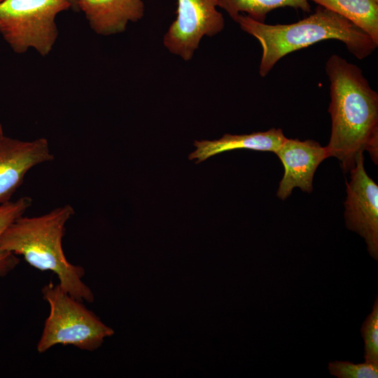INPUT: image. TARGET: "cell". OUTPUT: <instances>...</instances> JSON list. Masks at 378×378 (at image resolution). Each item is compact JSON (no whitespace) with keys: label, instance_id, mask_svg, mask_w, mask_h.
<instances>
[{"label":"cell","instance_id":"1","mask_svg":"<svg viewBox=\"0 0 378 378\" xmlns=\"http://www.w3.org/2000/svg\"><path fill=\"white\" fill-rule=\"evenodd\" d=\"M330 81L328 112L332 127L326 146L328 156L339 160L344 173L367 151L378 163V94L361 69L332 55L325 66Z\"/></svg>","mask_w":378,"mask_h":378},{"label":"cell","instance_id":"2","mask_svg":"<svg viewBox=\"0 0 378 378\" xmlns=\"http://www.w3.org/2000/svg\"><path fill=\"white\" fill-rule=\"evenodd\" d=\"M245 32L255 37L262 48L260 76H266L283 57L327 39L343 42L356 58L371 55L377 46L364 31L339 14L319 6L315 12L297 22L267 24L246 15L236 21Z\"/></svg>","mask_w":378,"mask_h":378},{"label":"cell","instance_id":"3","mask_svg":"<svg viewBox=\"0 0 378 378\" xmlns=\"http://www.w3.org/2000/svg\"><path fill=\"white\" fill-rule=\"evenodd\" d=\"M74 214V208L65 204L39 216L23 215L4 231L0 248L22 255L36 269L53 272L66 292L83 302L92 303L94 294L82 280L84 268L69 262L62 249L65 225Z\"/></svg>","mask_w":378,"mask_h":378},{"label":"cell","instance_id":"4","mask_svg":"<svg viewBox=\"0 0 378 378\" xmlns=\"http://www.w3.org/2000/svg\"><path fill=\"white\" fill-rule=\"evenodd\" d=\"M41 293L49 304L50 314L36 345L39 353L57 344L73 345L92 351L97 349L106 337L113 335L112 328L59 284L50 282L42 288Z\"/></svg>","mask_w":378,"mask_h":378},{"label":"cell","instance_id":"5","mask_svg":"<svg viewBox=\"0 0 378 378\" xmlns=\"http://www.w3.org/2000/svg\"><path fill=\"white\" fill-rule=\"evenodd\" d=\"M69 8V0H3L0 34L17 54L34 48L46 56L58 37L55 18Z\"/></svg>","mask_w":378,"mask_h":378},{"label":"cell","instance_id":"6","mask_svg":"<svg viewBox=\"0 0 378 378\" xmlns=\"http://www.w3.org/2000/svg\"><path fill=\"white\" fill-rule=\"evenodd\" d=\"M217 0H177L176 18L163 38L164 47L190 60L204 36H214L225 27Z\"/></svg>","mask_w":378,"mask_h":378},{"label":"cell","instance_id":"7","mask_svg":"<svg viewBox=\"0 0 378 378\" xmlns=\"http://www.w3.org/2000/svg\"><path fill=\"white\" fill-rule=\"evenodd\" d=\"M363 153L360 154L346 182L344 218L346 227L363 237L368 251L378 260V186L364 168Z\"/></svg>","mask_w":378,"mask_h":378},{"label":"cell","instance_id":"8","mask_svg":"<svg viewBox=\"0 0 378 378\" xmlns=\"http://www.w3.org/2000/svg\"><path fill=\"white\" fill-rule=\"evenodd\" d=\"M53 159L46 138L22 141L0 136V204L10 200L31 169Z\"/></svg>","mask_w":378,"mask_h":378},{"label":"cell","instance_id":"9","mask_svg":"<svg viewBox=\"0 0 378 378\" xmlns=\"http://www.w3.org/2000/svg\"><path fill=\"white\" fill-rule=\"evenodd\" d=\"M284 167L283 178L276 192L281 200L291 195L295 188L311 192L313 178L319 164L328 158L326 147L313 140L286 138L274 152Z\"/></svg>","mask_w":378,"mask_h":378},{"label":"cell","instance_id":"10","mask_svg":"<svg viewBox=\"0 0 378 378\" xmlns=\"http://www.w3.org/2000/svg\"><path fill=\"white\" fill-rule=\"evenodd\" d=\"M90 28L96 34L109 36L123 32L130 22H136L144 15L142 0H79Z\"/></svg>","mask_w":378,"mask_h":378},{"label":"cell","instance_id":"11","mask_svg":"<svg viewBox=\"0 0 378 378\" xmlns=\"http://www.w3.org/2000/svg\"><path fill=\"white\" fill-rule=\"evenodd\" d=\"M286 139L282 130L276 128L249 134H225L216 140L195 141L196 150L189 155L188 158L196 160L197 164L216 154L235 149L274 153Z\"/></svg>","mask_w":378,"mask_h":378},{"label":"cell","instance_id":"12","mask_svg":"<svg viewBox=\"0 0 378 378\" xmlns=\"http://www.w3.org/2000/svg\"><path fill=\"white\" fill-rule=\"evenodd\" d=\"M342 16L378 46V2L374 0H309Z\"/></svg>","mask_w":378,"mask_h":378},{"label":"cell","instance_id":"13","mask_svg":"<svg viewBox=\"0 0 378 378\" xmlns=\"http://www.w3.org/2000/svg\"><path fill=\"white\" fill-rule=\"evenodd\" d=\"M218 7L224 9L236 21L237 17L244 14L252 19L265 22L270 11L283 7H291L306 12L310 11L309 0H217Z\"/></svg>","mask_w":378,"mask_h":378},{"label":"cell","instance_id":"14","mask_svg":"<svg viewBox=\"0 0 378 378\" xmlns=\"http://www.w3.org/2000/svg\"><path fill=\"white\" fill-rule=\"evenodd\" d=\"M31 204L32 200L29 197H22L0 204V237L15 219L24 214ZM19 262L17 255L0 248V277L7 275Z\"/></svg>","mask_w":378,"mask_h":378},{"label":"cell","instance_id":"15","mask_svg":"<svg viewBox=\"0 0 378 378\" xmlns=\"http://www.w3.org/2000/svg\"><path fill=\"white\" fill-rule=\"evenodd\" d=\"M364 342L365 362L378 365V297L374 302L372 312L363 321L360 328Z\"/></svg>","mask_w":378,"mask_h":378},{"label":"cell","instance_id":"16","mask_svg":"<svg viewBox=\"0 0 378 378\" xmlns=\"http://www.w3.org/2000/svg\"><path fill=\"white\" fill-rule=\"evenodd\" d=\"M330 374L338 378H377L378 365L365 362L353 363L349 361L335 360L328 365Z\"/></svg>","mask_w":378,"mask_h":378},{"label":"cell","instance_id":"17","mask_svg":"<svg viewBox=\"0 0 378 378\" xmlns=\"http://www.w3.org/2000/svg\"><path fill=\"white\" fill-rule=\"evenodd\" d=\"M78 1L79 0H69V3L71 4V8L76 11L79 10Z\"/></svg>","mask_w":378,"mask_h":378},{"label":"cell","instance_id":"18","mask_svg":"<svg viewBox=\"0 0 378 378\" xmlns=\"http://www.w3.org/2000/svg\"><path fill=\"white\" fill-rule=\"evenodd\" d=\"M4 131H3V127H2V125L0 124V136H1L2 135H4Z\"/></svg>","mask_w":378,"mask_h":378},{"label":"cell","instance_id":"19","mask_svg":"<svg viewBox=\"0 0 378 378\" xmlns=\"http://www.w3.org/2000/svg\"><path fill=\"white\" fill-rule=\"evenodd\" d=\"M374 1H375L376 2H378V0H374Z\"/></svg>","mask_w":378,"mask_h":378},{"label":"cell","instance_id":"20","mask_svg":"<svg viewBox=\"0 0 378 378\" xmlns=\"http://www.w3.org/2000/svg\"><path fill=\"white\" fill-rule=\"evenodd\" d=\"M3 0H0V3Z\"/></svg>","mask_w":378,"mask_h":378}]
</instances>
